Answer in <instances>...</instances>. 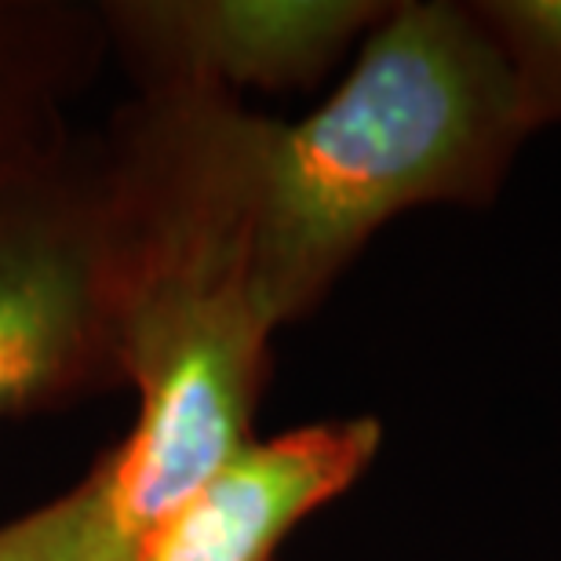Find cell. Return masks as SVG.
<instances>
[{
  "mask_svg": "<svg viewBox=\"0 0 561 561\" xmlns=\"http://www.w3.org/2000/svg\"><path fill=\"white\" fill-rule=\"evenodd\" d=\"M274 121L233 95H139L106 142L131 434L99 459L128 540L255 442L277 324L260 288Z\"/></svg>",
  "mask_w": 561,
  "mask_h": 561,
  "instance_id": "1",
  "label": "cell"
},
{
  "mask_svg": "<svg viewBox=\"0 0 561 561\" xmlns=\"http://www.w3.org/2000/svg\"><path fill=\"white\" fill-rule=\"evenodd\" d=\"M529 139L474 4L405 0L343 84L266 150L260 288L274 324L329 296L368 238L423 205H489Z\"/></svg>",
  "mask_w": 561,
  "mask_h": 561,
  "instance_id": "2",
  "label": "cell"
},
{
  "mask_svg": "<svg viewBox=\"0 0 561 561\" xmlns=\"http://www.w3.org/2000/svg\"><path fill=\"white\" fill-rule=\"evenodd\" d=\"M121 383L106 142L59 139L0 183V423Z\"/></svg>",
  "mask_w": 561,
  "mask_h": 561,
  "instance_id": "3",
  "label": "cell"
},
{
  "mask_svg": "<svg viewBox=\"0 0 561 561\" xmlns=\"http://www.w3.org/2000/svg\"><path fill=\"white\" fill-rule=\"evenodd\" d=\"M139 95L288 92L318 84L387 0H114L95 4Z\"/></svg>",
  "mask_w": 561,
  "mask_h": 561,
  "instance_id": "4",
  "label": "cell"
},
{
  "mask_svg": "<svg viewBox=\"0 0 561 561\" xmlns=\"http://www.w3.org/2000/svg\"><path fill=\"white\" fill-rule=\"evenodd\" d=\"M379 445L383 423L373 416L255 437L146 525L128 561H274L299 522L373 467Z\"/></svg>",
  "mask_w": 561,
  "mask_h": 561,
  "instance_id": "5",
  "label": "cell"
},
{
  "mask_svg": "<svg viewBox=\"0 0 561 561\" xmlns=\"http://www.w3.org/2000/svg\"><path fill=\"white\" fill-rule=\"evenodd\" d=\"M103 41L95 4L0 0V183L66 139L59 103Z\"/></svg>",
  "mask_w": 561,
  "mask_h": 561,
  "instance_id": "6",
  "label": "cell"
},
{
  "mask_svg": "<svg viewBox=\"0 0 561 561\" xmlns=\"http://www.w3.org/2000/svg\"><path fill=\"white\" fill-rule=\"evenodd\" d=\"M0 561H128L99 470L92 467L66 496L0 525Z\"/></svg>",
  "mask_w": 561,
  "mask_h": 561,
  "instance_id": "7",
  "label": "cell"
},
{
  "mask_svg": "<svg viewBox=\"0 0 561 561\" xmlns=\"http://www.w3.org/2000/svg\"><path fill=\"white\" fill-rule=\"evenodd\" d=\"M518 92L525 128L561 121V0H474Z\"/></svg>",
  "mask_w": 561,
  "mask_h": 561,
  "instance_id": "8",
  "label": "cell"
}]
</instances>
